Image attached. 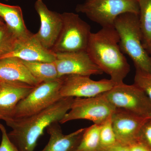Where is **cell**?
<instances>
[{"label":"cell","instance_id":"1","mask_svg":"<svg viewBox=\"0 0 151 151\" xmlns=\"http://www.w3.org/2000/svg\"><path fill=\"white\" fill-rule=\"evenodd\" d=\"M73 97H63L45 110L34 115L4 120L12 129L8 134L11 141L21 151H34L38 140L47 127L59 123L69 111Z\"/></svg>","mask_w":151,"mask_h":151},{"label":"cell","instance_id":"2","mask_svg":"<svg viewBox=\"0 0 151 151\" xmlns=\"http://www.w3.org/2000/svg\"><path fill=\"white\" fill-rule=\"evenodd\" d=\"M119 42L114 27H102L97 32L91 33L86 50L93 62L116 84L124 82L130 70Z\"/></svg>","mask_w":151,"mask_h":151},{"label":"cell","instance_id":"3","mask_svg":"<svg viewBox=\"0 0 151 151\" xmlns=\"http://www.w3.org/2000/svg\"><path fill=\"white\" fill-rule=\"evenodd\" d=\"M113 26L119 36L122 52L129 57L136 69L151 73V57L143 45L139 15L122 14L116 19Z\"/></svg>","mask_w":151,"mask_h":151},{"label":"cell","instance_id":"4","mask_svg":"<svg viewBox=\"0 0 151 151\" xmlns=\"http://www.w3.org/2000/svg\"><path fill=\"white\" fill-rule=\"evenodd\" d=\"M77 12L85 14L92 21L102 27H114L117 17L126 13L139 15L137 0H86L76 6Z\"/></svg>","mask_w":151,"mask_h":151},{"label":"cell","instance_id":"5","mask_svg":"<svg viewBox=\"0 0 151 151\" xmlns=\"http://www.w3.org/2000/svg\"><path fill=\"white\" fill-rule=\"evenodd\" d=\"M62 29L51 50L55 53L86 51L91 35V27L72 12L62 14Z\"/></svg>","mask_w":151,"mask_h":151},{"label":"cell","instance_id":"6","mask_svg":"<svg viewBox=\"0 0 151 151\" xmlns=\"http://www.w3.org/2000/svg\"><path fill=\"white\" fill-rule=\"evenodd\" d=\"M62 82L61 77L52 81L41 82L35 86L31 92L19 102L9 118L21 119L32 116L56 103L62 98L60 90Z\"/></svg>","mask_w":151,"mask_h":151},{"label":"cell","instance_id":"7","mask_svg":"<svg viewBox=\"0 0 151 151\" xmlns=\"http://www.w3.org/2000/svg\"><path fill=\"white\" fill-rule=\"evenodd\" d=\"M103 94L117 109L144 117H148L151 113L150 100L144 91L134 84L128 85L122 82L116 84Z\"/></svg>","mask_w":151,"mask_h":151},{"label":"cell","instance_id":"8","mask_svg":"<svg viewBox=\"0 0 151 151\" xmlns=\"http://www.w3.org/2000/svg\"><path fill=\"white\" fill-rule=\"evenodd\" d=\"M116 110L103 94L87 98L75 97L70 110L59 123L63 124L73 120L84 119L100 125Z\"/></svg>","mask_w":151,"mask_h":151},{"label":"cell","instance_id":"9","mask_svg":"<svg viewBox=\"0 0 151 151\" xmlns=\"http://www.w3.org/2000/svg\"><path fill=\"white\" fill-rule=\"evenodd\" d=\"M62 78L60 90L62 98L95 97L109 91L116 84L111 79L94 81L86 76L69 75Z\"/></svg>","mask_w":151,"mask_h":151},{"label":"cell","instance_id":"10","mask_svg":"<svg viewBox=\"0 0 151 151\" xmlns=\"http://www.w3.org/2000/svg\"><path fill=\"white\" fill-rule=\"evenodd\" d=\"M55 63L59 78L69 75L90 76L103 73L86 51L56 53Z\"/></svg>","mask_w":151,"mask_h":151},{"label":"cell","instance_id":"11","mask_svg":"<svg viewBox=\"0 0 151 151\" xmlns=\"http://www.w3.org/2000/svg\"><path fill=\"white\" fill-rule=\"evenodd\" d=\"M149 119L148 117L116 108L112 120L117 142L128 145L139 140L141 130Z\"/></svg>","mask_w":151,"mask_h":151},{"label":"cell","instance_id":"12","mask_svg":"<svg viewBox=\"0 0 151 151\" xmlns=\"http://www.w3.org/2000/svg\"><path fill=\"white\" fill-rule=\"evenodd\" d=\"M35 8L40 21L39 30L35 35L44 47L51 50L62 29V14L49 9L42 0L36 1Z\"/></svg>","mask_w":151,"mask_h":151},{"label":"cell","instance_id":"13","mask_svg":"<svg viewBox=\"0 0 151 151\" xmlns=\"http://www.w3.org/2000/svg\"><path fill=\"white\" fill-rule=\"evenodd\" d=\"M15 57L23 61L54 62L56 53L42 45L35 34L23 40L18 41L12 51L0 58Z\"/></svg>","mask_w":151,"mask_h":151},{"label":"cell","instance_id":"14","mask_svg":"<svg viewBox=\"0 0 151 151\" xmlns=\"http://www.w3.org/2000/svg\"><path fill=\"white\" fill-rule=\"evenodd\" d=\"M34 87L24 83L1 81L0 116L3 120L11 117L19 102L26 97Z\"/></svg>","mask_w":151,"mask_h":151},{"label":"cell","instance_id":"15","mask_svg":"<svg viewBox=\"0 0 151 151\" xmlns=\"http://www.w3.org/2000/svg\"><path fill=\"white\" fill-rule=\"evenodd\" d=\"M0 81L24 83L34 86L40 84L22 60L15 57L0 59Z\"/></svg>","mask_w":151,"mask_h":151},{"label":"cell","instance_id":"16","mask_svg":"<svg viewBox=\"0 0 151 151\" xmlns=\"http://www.w3.org/2000/svg\"><path fill=\"white\" fill-rule=\"evenodd\" d=\"M58 123H53L46 129L50 139L45 147L46 151H76L86 128L65 135L63 134Z\"/></svg>","mask_w":151,"mask_h":151},{"label":"cell","instance_id":"17","mask_svg":"<svg viewBox=\"0 0 151 151\" xmlns=\"http://www.w3.org/2000/svg\"><path fill=\"white\" fill-rule=\"evenodd\" d=\"M0 17L4 20L6 26L18 40H24L32 35L25 24L22 12L19 6L0 2Z\"/></svg>","mask_w":151,"mask_h":151},{"label":"cell","instance_id":"18","mask_svg":"<svg viewBox=\"0 0 151 151\" xmlns=\"http://www.w3.org/2000/svg\"><path fill=\"white\" fill-rule=\"evenodd\" d=\"M22 61L32 76L40 83L59 78L55 61Z\"/></svg>","mask_w":151,"mask_h":151},{"label":"cell","instance_id":"19","mask_svg":"<svg viewBox=\"0 0 151 151\" xmlns=\"http://www.w3.org/2000/svg\"><path fill=\"white\" fill-rule=\"evenodd\" d=\"M139 21L144 47L147 48L151 41V0H139Z\"/></svg>","mask_w":151,"mask_h":151},{"label":"cell","instance_id":"20","mask_svg":"<svg viewBox=\"0 0 151 151\" xmlns=\"http://www.w3.org/2000/svg\"><path fill=\"white\" fill-rule=\"evenodd\" d=\"M100 125L94 124L86 129L76 151H94L100 150Z\"/></svg>","mask_w":151,"mask_h":151},{"label":"cell","instance_id":"21","mask_svg":"<svg viewBox=\"0 0 151 151\" xmlns=\"http://www.w3.org/2000/svg\"><path fill=\"white\" fill-rule=\"evenodd\" d=\"M18 41L5 23L0 20V58L12 51Z\"/></svg>","mask_w":151,"mask_h":151},{"label":"cell","instance_id":"22","mask_svg":"<svg viewBox=\"0 0 151 151\" xmlns=\"http://www.w3.org/2000/svg\"><path fill=\"white\" fill-rule=\"evenodd\" d=\"M112 116H109L100 125V147L102 150L111 147L118 142L113 129Z\"/></svg>","mask_w":151,"mask_h":151},{"label":"cell","instance_id":"23","mask_svg":"<svg viewBox=\"0 0 151 151\" xmlns=\"http://www.w3.org/2000/svg\"><path fill=\"white\" fill-rule=\"evenodd\" d=\"M134 84L144 91L151 102V73L136 69Z\"/></svg>","mask_w":151,"mask_h":151},{"label":"cell","instance_id":"24","mask_svg":"<svg viewBox=\"0 0 151 151\" xmlns=\"http://www.w3.org/2000/svg\"><path fill=\"white\" fill-rule=\"evenodd\" d=\"M0 131L2 134L0 151H21L10 139L5 127L1 123Z\"/></svg>","mask_w":151,"mask_h":151},{"label":"cell","instance_id":"25","mask_svg":"<svg viewBox=\"0 0 151 151\" xmlns=\"http://www.w3.org/2000/svg\"><path fill=\"white\" fill-rule=\"evenodd\" d=\"M139 140L144 143L151 151V119L143 126L141 130Z\"/></svg>","mask_w":151,"mask_h":151},{"label":"cell","instance_id":"26","mask_svg":"<svg viewBox=\"0 0 151 151\" xmlns=\"http://www.w3.org/2000/svg\"><path fill=\"white\" fill-rule=\"evenodd\" d=\"M127 145L129 151H151L145 145L139 140L135 141Z\"/></svg>","mask_w":151,"mask_h":151},{"label":"cell","instance_id":"27","mask_svg":"<svg viewBox=\"0 0 151 151\" xmlns=\"http://www.w3.org/2000/svg\"><path fill=\"white\" fill-rule=\"evenodd\" d=\"M103 151H129L128 145L117 142L116 145L103 150Z\"/></svg>","mask_w":151,"mask_h":151},{"label":"cell","instance_id":"28","mask_svg":"<svg viewBox=\"0 0 151 151\" xmlns=\"http://www.w3.org/2000/svg\"><path fill=\"white\" fill-rule=\"evenodd\" d=\"M146 50H147V52H148L149 55L151 57V41L149 45L147 48H146Z\"/></svg>","mask_w":151,"mask_h":151},{"label":"cell","instance_id":"29","mask_svg":"<svg viewBox=\"0 0 151 151\" xmlns=\"http://www.w3.org/2000/svg\"><path fill=\"white\" fill-rule=\"evenodd\" d=\"M94 151H103V150H102V149H100V150H97Z\"/></svg>","mask_w":151,"mask_h":151},{"label":"cell","instance_id":"30","mask_svg":"<svg viewBox=\"0 0 151 151\" xmlns=\"http://www.w3.org/2000/svg\"><path fill=\"white\" fill-rule=\"evenodd\" d=\"M148 117L150 119H151V113L150 114V115H149Z\"/></svg>","mask_w":151,"mask_h":151},{"label":"cell","instance_id":"31","mask_svg":"<svg viewBox=\"0 0 151 151\" xmlns=\"http://www.w3.org/2000/svg\"><path fill=\"white\" fill-rule=\"evenodd\" d=\"M40 151H46V149H45V147L44 148L43 150H42Z\"/></svg>","mask_w":151,"mask_h":151},{"label":"cell","instance_id":"32","mask_svg":"<svg viewBox=\"0 0 151 151\" xmlns=\"http://www.w3.org/2000/svg\"><path fill=\"white\" fill-rule=\"evenodd\" d=\"M1 119H2V120H3V118L1 116H0V120H1Z\"/></svg>","mask_w":151,"mask_h":151},{"label":"cell","instance_id":"33","mask_svg":"<svg viewBox=\"0 0 151 151\" xmlns=\"http://www.w3.org/2000/svg\"><path fill=\"white\" fill-rule=\"evenodd\" d=\"M5 1H8V0H5Z\"/></svg>","mask_w":151,"mask_h":151},{"label":"cell","instance_id":"34","mask_svg":"<svg viewBox=\"0 0 151 151\" xmlns=\"http://www.w3.org/2000/svg\"><path fill=\"white\" fill-rule=\"evenodd\" d=\"M137 1H139V0H137Z\"/></svg>","mask_w":151,"mask_h":151},{"label":"cell","instance_id":"35","mask_svg":"<svg viewBox=\"0 0 151 151\" xmlns=\"http://www.w3.org/2000/svg\"><path fill=\"white\" fill-rule=\"evenodd\" d=\"M0 82H1V81H0Z\"/></svg>","mask_w":151,"mask_h":151}]
</instances>
